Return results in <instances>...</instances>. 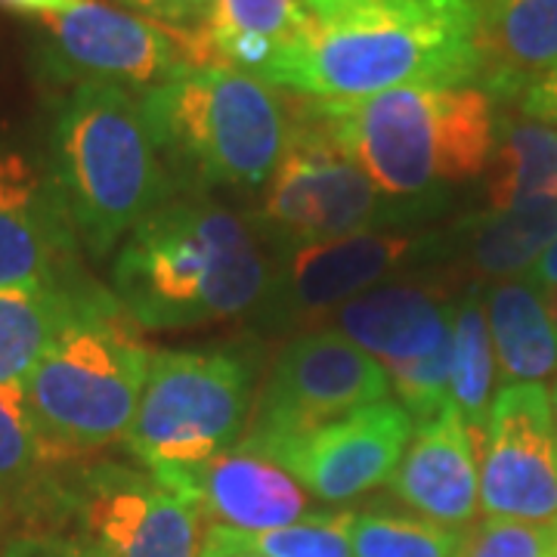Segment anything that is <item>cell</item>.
<instances>
[{
  "label": "cell",
  "mask_w": 557,
  "mask_h": 557,
  "mask_svg": "<svg viewBox=\"0 0 557 557\" xmlns=\"http://www.w3.org/2000/svg\"><path fill=\"white\" fill-rule=\"evenodd\" d=\"M478 81V0H325L267 75L322 102Z\"/></svg>",
  "instance_id": "obj_1"
},
{
  "label": "cell",
  "mask_w": 557,
  "mask_h": 557,
  "mask_svg": "<svg viewBox=\"0 0 557 557\" xmlns=\"http://www.w3.org/2000/svg\"><path fill=\"white\" fill-rule=\"evenodd\" d=\"M273 270L248 220L211 199H180L124 239L112 295L139 329H193L258 313Z\"/></svg>",
  "instance_id": "obj_2"
},
{
  "label": "cell",
  "mask_w": 557,
  "mask_h": 557,
  "mask_svg": "<svg viewBox=\"0 0 557 557\" xmlns=\"http://www.w3.org/2000/svg\"><path fill=\"white\" fill-rule=\"evenodd\" d=\"M313 106L341 149L394 199H443V186L480 177L496 156V106L480 84Z\"/></svg>",
  "instance_id": "obj_3"
},
{
  "label": "cell",
  "mask_w": 557,
  "mask_h": 557,
  "mask_svg": "<svg viewBox=\"0 0 557 557\" xmlns=\"http://www.w3.org/2000/svg\"><path fill=\"white\" fill-rule=\"evenodd\" d=\"M152 354L115 295L100 288L40 357L25 412L44 465H75L127 437Z\"/></svg>",
  "instance_id": "obj_4"
},
{
  "label": "cell",
  "mask_w": 557,
  "mask_h": 557,
  "mask_svg": "<svg viewBox=\"0 0 557 557\" xmlns=\"http://www.w3.org/2000/svg\"><path fill=\"white\" fill-rule=\"evenodd\" d=\"M90 258H109L171 196V174L139 100L115 84H78L53 124V168Z\"/></svg>",
  "instance_id": "obj_5"
},
{
  "label": "cell",
  "mask_w": 557,
  "mask_h": 557,
  "mask_svg": "<svg viewBox=\"0 0 557 557\" xmlns=\"http://www.w3.org/2000/svg\"><path fill=\"white\" fill-rule=\"evenodd\" d=\"M164 168L199 186L258 189L292 139V109L276 87L226 65L189 69L139 97Z\"/></svg>",
  "instance_id": "obj_6"
},
{
  "label": "cell",
  "mask_w": 557,
  "mask_h": 557,
  "mask_svg": "<svg viewBox=\"0 0 557 557\" xmlns=\"http://www.w3.org/2000/svg\"><path fill=\"white\" fill-rule=\"evenodd\" d=\"M443 199H394L362 174L319 119L313 100L292 109V139L267 183L258 230L278 248L375 233L431 218Z\"/></svg>",
  "instance_id": "obj_7"
},
{
  "label": "cell",
  "mask_w": 557,
  "mask_h": 557,
  "mask_svg": "<svg viewBox=\"0 0 557 557\" xmlns=\"http://www.w3.org/2000/svg\"><path fill=\"white\" fill-rule=\"evenodd\" d=\"M255 384L258 354L245 344L156 354L127 431L131 456L152 471L226 453L251 421Z\"/></svg>",
  "instance_id": "obj_8"
},
{
  "label": "cell",
  "mask_w": 557,
  "mask_h": 557,
  "mask_svg": "<svg viewBox=\"0 0 557 557\" xmlns=\"http://www.w3.org/2000/svg\"><path fill=\"white\" fill-rule=\"evenodd\" d=\"M44 62L60 81L115 84L124 90H152L189 69L214 65L201 28H180L143 20L102 0L40 16Z\"/></svg>",
  "instance_id": "obj_9"
},
{
  "label": "cell",
  "mask_w": 557,
  "mask_h": 557,
  "mask_svg": "<svg viewBox=\"0 0 557 557\" xmlns=\"http://www.w3.org/2000/svg\"><path fill=\"white\" fill-rule=\"evenodd\" d=\"M387 394L391 379L379 359L335 329L304 332L273 359L239 446L255 453L273 440L298 437L372 403H384Z\"/></svg>",
  "instance_id": "obj_10"
},
{
  "label": "cell",
  "mask_w": 557,
  "mask_h": 557,
  "mask_svg": "<svg viewBox=\"0 0 557 557\" xmlns=\"http://www.w3.org/2000/svg\"><path fill=\"white\" fill-rule=\"evenodd\" d=\"M443 255H449V239L443 233L418 230H375L282 248L258 319L273 332L298 322H317L403 267Z\"/></svg>",
  "instance_id": "obj_11"
},
{
  "label": "cell",
  "mask_w": 557,
  "mask_h": 557,
  "mask_svg": "<svg viewBox=\"0 0 557 557\" xmlns=\"http://www.w3.org/2000/svg\"><path fill=\"white\" fill-rule=\"evenodd\" d=\"M486 518L557 523V424L542 384H508L490 409L480 446Z\"/></svg>",
  "instance_id": "obj_12"
},
{
  "label": "cell",
  "mask_w": 557,
  "mask_h": 557,
  "mask_svg": "<svg viewBox=\"0 0 557 557\" xmlns=\"http://www.w3.org/2000/svg\"><path fill=\"white\" fill-rule=\"evenodd\" d=\"M412 418L397 403H372L298 437L273 440L251 456L278 465L304 493L322 502H347L394 478L412 443Z\"/></svg>",
  "instance_id": "obj_13"
},
{
  "label": "cell",
  "mask_w": 557,
  "mask_h": 557,
  "mask_svg": "<svg viewBox=\"0 0 557 557\" xmlns=\"http://www.w3.org/2000/svg\"><path fill=\"white\" fill-rule=\"evenodd\" d=\"M87 542L102 557H199V515L146 471L84 468L75 490Z\"/></svg>",
  "instance_id": "obj_14"
},
{
  "label": "cell",
  "mask_w": 557,
  "mask_h": 557,
  "mask_svg": "<svg viewBox=\"0 0 557 557\" xmlns=\"http://www.w3.org/2000/svg\"><path fill=\"white\" fill-rule=\"evenodd\" d=\"M149 474L211 527L258 533L307 518V493L298 480L245 449L189 465H161Z\"/></svg>",
  "instance_id": "obj_15"
},
{
  "label": "cell",
  "mask_w": 557,
  "mask_h": 557,
  "mask_svg": "<svg viewBox=\"0 0 557 557\" xmlns=\"http://www.w3.org/2000/svg\"><path fill=\"white\" fill-rule=\"evenodd\" d=\"M78 233L53 174L0 149V288L81 276Z\"/></svg>",
  "instance_id": "obj_16"
},
{
  "label": "cell",
  "mask_w": 557,
  "mask_h": 557,
  "mask_svg": "<svg viewBox=\"0 0 557 557\" xmlns=\"http://www.w3.org/2000/svg\"><path fill=\"white\" fill-rule=\"evenodd\" d=\"M403 505L446 530L468 527L480 508V449L449 403L416 437L387 480Z\"/></svg>",
  "instance_id": "obj_17"
},
{
  "label": "cell",
  "mask_w": 557,
  "mask_h": 557,
  "mask_svg": "<svg viewBox=\"0 0 557 557\" xmlns=\"http://www.w3.org/2000/svg\"><path fill=\"white\" fill-rule=\"evenodd\" d=\"M335 332L381 362L428 357L453 338L456 304L428 285H375L332 313Z\"/></svg>",
  "instance_id": "obj_18"
},
{
  "label": "cell",
  "mask_w": 557,
  "mask_h": 557,
  "mask_svg": "<svg viewBox=\"0 0 557 557\" xmlns=\"http://www.w3.org/2000/svg\"><path fill=\"white\" fill-rule=\"evenodd\" d=\"M480 87L511 100L557 69V0L478 3Z\"/></svg>",
  "instance_id": "obj_19"
},
{
  "label": "cell",
  "mask_w": 557,
  "mask_h": 557,
  "mask_svg": "<svg viewBox=\"0 0 557 557\" xmlns=\"http://www.w3.org/2000/svg\"><path fill=\"white\" fill-rule=\"evenodd\" d=\"M100 292L87 276L0 288V387L25 394L40 357Z\"/></svg>",
  "instance_id": "obj_20"
},
{
  "label": "cell",
  "mask_w": 557,
  "mask_h": 557,
  "mask_svg": "<svg viewBox=\"0 0 557 557\" xmlns=\"http://www.w3.org/2000/svg\"><path fill=\"white\" fill-rule=\"evenodd\" d=\"M449 251H461L480 276H518L557 239V199L527 201L508 211H483L446 233Z\"/></svg>",
  "instance_id": "obj_21"
},
{
  "label": "cell",
  "mask_w": 557,
  "mask_h": 557,
  "mask_svg": "<svg viewBox=\"0 0 557 557\" xmlns=\"http://www.w3.org/2000/svg\"><path fill=\"white\" fill-rule=\"evenodd\" d=\"M486 322L502 379L539 384L557 372V335L530 278H505L486 295Z\"/></svg>",
  "instance_id": "obj_22"
},
{
  "label": "cell",
  "mask_w": 557,
  "mask_h": 557,
  "mask_svg": "<svg viewBox=\"0 0 557 557\" xmlns=\"http://www.w3.org/2000/svg\"><path fill=\"white\" fill-rule=\"evenodd\" d=\"M542 199H557V127L539 121L508 124L498 131L496 156L490 161V211Z\"/></svg>",
  "instance_id": "obj_23"
},
{
  "label": "cell",
  "mask_w": 557,
  "mask_h": 557,
  "mask_svg": "<svg viewBox=\"0 0 557 557\" xmlns=\"http://www.w3.org/2000/svg\"><path fill=\"white\" fill-rule=\"evenodd\" d=\"M493 384H496V366H493L490 322L480 300V288L471 285L456 304V322H453V406L468 424L478 449L483 446L486 421L493 409Z\"/></svg>",
  "instance_id": "obj_24"
},
{
  "label": "cell",
  "mask_w": 557,
  "mask_h": 557,
  "mask_svg": "<svg viewBox=\"0 0 557 557\" xmlns=\"http://www.w3.org/2000/svg\"><path fill=\"white\" fill-rule=\"evenodd\" d=\"M350 515H310L276 530H226L208 527L199 557H354Z\"/></svg>",
  "instance_id": "obj_25"
},
{
  "label": "cell",
  "mask_w": 557,
  "mask_h": 557,
  "mask_svg": "<svg viewBox=\"0 0 557 557\" xmlns=\"http://www.w3.org/2000/svg\"><path fill=\"white\" fill-rule=\"evenodd\" d=\"M354 557H456L461 533L406 515H350Z\"/></svg>",
  "instance_id": "obj_26"
},
{
  "label": "cell",
  "mask_w": 557,
  "mask_h": 557,
  "mask_svg": "<svg viewBox=\"0 0 557 557\" xmlns=\"http://www.w3.org/2000/svg\"><path fill=\"white\" fill-rule=\"evenodd\" d=\"M310 10L304 0H211L205 20L208 40L263 38L282 50L307 32Z\"/></svg>",
  "instance_id": "obj_27"
},
{
  "label": "cell",
  "mask_w": 557,
  "mask_h": 557,
  "mask_svg": "<svg viewBox=\"0 0 557 557\" xmlns=\"http://www.w3.org/2000/svg\"><path fill=\"white\" fill-rule=\"evenodd\" d=\"M381 366L394 381V391L416 428L434 421L453 403V338L443 341L428 357Z\"/></svg>",
  "instance_id": "obj_28"
},
{
  "label": "cell",
  "mask_w": 557,
  "mask_h": 557,
  "mask_svg": "<svg viewBox=\"0 0 557 557\" xmlns=\"http://www.w3.org/2000/svg\"><path fill=\"white\" fill-rule=\"evenodd\" d=\"M456 557H555V523L480 520L461 536Z\"/></svg>",
  "instance_id": "obj_29"
},
{
  "label": "cell",
  "mask_w": 557,
  "mask_h": 557,
  "mask_svg": "<svg viewBox=\"0 0 557 557\" xmlns=\"http://www.w3.org/2000/svg\"><path fill=\"white\" fill-rule=\"evenodd\" d=\"M38 468L44 456L25 412V394L0 387V493L22 486Z\"/></svg>",
  "instance_id": "obj_30"
},
{
  "label": "cell",
  "mask_w": 557,
  "mask_h": 557,
  "mask_svg": "<svg viewBox=\"0 0 557 557\" xmlns=\"http://www.w3.org/2000/svg\"><path fill=\"white\" fill-rule=\"evenodd\" d=\"M119 3L121 10L134 16L180 25V28H189V22L208 20L211 13V0H119Z\"/></svg>",
  "instance_id": "obj_31"
},
{
  "label": "cell",
  "mask_w": 557,
  "mask_h": 557,
  "mask_svg": "<svg viewBox=\"0 0 557 557\" xmlns=\"http://www.w3.org/2000/svg\"><path fill=\"white\" fill-rule=\"evenodd\" d=\"M523 115H530L539 124H552L557 127V69L548 72L545 78L533 84L527 94H523Z\"/></svg>",
  "instance_id": "obj_32"
},
{
  "label": "cell",
  "mask_w": 557,
  "mask_h": 557,
  "mask_svg": "<svg viewBox=\"0 0 557 557\" xmlns=\"http://www.w3.org/2000/svg\"><path fill=\"white\" fill-rule=\"evenodd\" d=\"M10 557H102L90 542H22Z\"/></svg>",
  "instance_id": "obj_33"
},
{
  "label": "cell",
  "mask_w": 557,
  "mask_h": 557,
  "mask_svg": "<svg viewBox=\"0 0 557 557\" xmlns=\"http://www.w3.org/2000/svg\"><path fill=\"white\" fill-rule=\"evenodd\" d=\"M78 0H0V7L20 10V13H35V16H50V13H62L69 7H75Z\"/></svg>",
  "instance_id": "obj_34"
},
{
  "label": "cell",
  "mask_w": 557,
  "mask_h": 557,
  "mask_svg": "<svg viewBox=\"0 0 557 557\" xmlns=\"http://www.w3.org/2000/svg\"><path fill=\"white\" fill-rule=\"evenodd\" d=\"M530 282H536V285H557V239L548 245V251L542 255V258L530 267V273H527Z\"/></svg>",
  "instance_id": "obj_35"
},
{
  "label": "cell",
  "mask_w": 557,
  "mask_h": 557,
  "mask_svg": "<svg viewBox=\"0 0 557 557\" xmlns=\"http://www.w3.org/2000/svg\"><path fill=\"white\" fill-rule=\"evenodd\" d=\"M542 292V304H545V313H548V322L555 329L557 335V285H539Z\"/></svg>",
  "instance_id": "obj_36"
},
{
  "label": "cell",
  "mask_w": 557,
  "mask_h": 557,
  "mask_svg": "<svg viewBox=\"0 0 557 557\" xmlns=\"http://www.w3.org/2000/svg\"><path fill=\"white\" fill-rule=\"evenodd\" d=\"M552 409H555V424H557V384H555V391H552Z\"/></svg>",
  "instance_id": "obj_37"
},
{
  "label": "cell",
  "mask_w": 557,
  "mask_h": 557,
  "mask_svg": "<svg viewBox=\"0 0 557 557\" xmlns=\"http://www.w3.org/2000/svg\"><path fill=\"white\" fill-rule=\"evenodd\" d=\"M322 3H325V0H313V3H310V7H307V10H310V13H313V10H317V7H322Z\"/></svg>",
  "instance_id": "obj_38"
},
{
  "label": "cell",
  "mask_w": 557,
  "mask_h": 557,
  "mask_svg": "<svg viewBox=\"0 0 557 557\" xmlns=\"http://www.w3.org/2000/svg\"><path fill=\"white\" fill-rule=\"evenodd\" d=\"M555 557H557V523H555Z\"/></svg>",
  "instance_id": "obj_39"
},
{
  "label": "cell",
  "mask_w": 557,
  "mask_h": 557,
  "mask_svg": "<svg viewBox=\"0 0 557 557\" xmlns=\"http://www.w3.org/2000/svg\"><path fill=\"white\" fill-rule=\"evenodd\" d=\"M304 3H307V7H310V3H313V0H304Z\"/></svg>",
  "instance_id": "obj_40"
},
{
  "label": "cell",
  "mask_w": 557,
  "mask_h": 557,
  "mask_svg": "<svg viewBox=\"0 0 557 557\" xmlns=\"http://www.w3.org/2000/svg\"><path fill=\"white\" fill-rule=\"evenodd\" d=\"M242 557H258V555H242Z\"/></svg>",
  "instance_id": "obj_41"
}]
</instances>
